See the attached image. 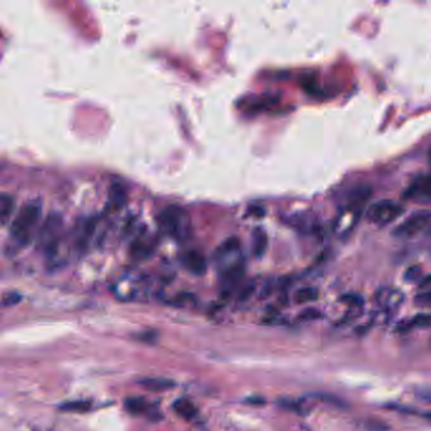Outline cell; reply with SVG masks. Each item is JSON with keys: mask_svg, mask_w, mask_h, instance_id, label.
Masks as SVG:
<instances>
[{"mask_svg": "<svg viewBox=\"0 0 431 431\" xmlns=\"http://www.w3.org/2000/svg\"><path fill=\"white\" fill-rule=\"evenodd\" d=\"M431 223L430 212H416L410 218L406 219L403 224L398 225L392 231L393 236L408 239L420 234L422 230H425Z\"/></svg>", "mask_w": 431, "mask_h": 431, "instance_id": "obj_4", "label": "cell"}, {"mask_svg": "<svg viewBox=\"0 0 431 431\" xmlns=\"http://www.w3.org/2000/svg\"><path fill=\"white\" fill-rule=\"evenodd\" d=\"M405 197L418 204H431V175H421L408 186Z\"/></svg>", "mask_w": 431, "mask_h": 431, "instance_id": "obj_5", "label": "cell"}, {"mask_svg": "<svg viewBox=\"0 0 431 431\" xmlns=\"http://www.w3.org/2000/svg\"><path fill=\"white\" fill-rule=\"evenodd\" d=\"M374 300L381 309L391 310L403 302V295L393 288H383L376 293Z\"/></svg>", "mask_w": 431, "mask_h": 431, "instance_id": "obj_6", "label": "cell"}, {"mask_svg": "<svg viewBox=\"0 0 431 431\" xmlns=\"http://www.w3.org/2000/svg\"><path fill=\"white\" fill-rule=\"evenodd\" d=\"M429 157H430V161H431V150H430V153H429Z\"/></svg>", "mask_w": 431, "mask_h": 431, "instance_id": "obj_28", "label": "cell"}, {"mask_svg": "<svg viewBox=\"0 0 431 431\" xmlns=\"http://www.w3.org/2000/svg\"><path fill=\"white\" fill-rule=\"evenodd\" d=\"M40 214L42 202L40 200H29L14 217L9 228V236L18 248L26 247L31 241L32 234L40 223Z\"/></svg>", "mask_w": 431, "mask_h": 431, "instance_id": "obj_1", "label": "cell"}, {"mask_svg": "<svg viewBox=\"0 0 431 431\" xmlns=\"http://www.w3.org/2000/svg\"><path fill=\"white\" fill-rule=\"evenodd\" d=\"M282 408H288L290 411H293L296 414L305 415L307 413V408H305V405L299 401H293V400H283L281 401Z\"/></svg>", "mask_w": 431, "mask_h": 431, "instance_id": "obj_20", "label": "cell"}, {"mask_svg": "<svg viewBox=\"0 0 431 431\" xmlns=\"http://www.w3.org/2000/svg\"><path fill=\"white\" fill-rule=\"evenodd\" d=\"M186 270L196 276H202L207 272V259L197 251H190L185 254L182 258Z\"/></svg>", "mask_w": 431, "mask_h": 431, "instance_id": "obj_8", "label": "cell"}, {"mask_svg": "<svg viewBox=\"0 0 431 431\" xmlns=\"http://www.w3.org/2000/svg\"><path fill=\"white\" fill-rule=\"evenodd\" d=\"M415 302L421 306H431V291L420 293L415 298Z\"/></svg>", "mask_w": 431, "mask_h": 431, "instance_id": "obj_26", "label": "cell"}, {"mask_svg": "<svg viewBox=\"0 0 431 431\" xmlns=\"http://www.w3.org/2000/svg\"><path fill=\"white\" fill-rule=\"evenodd\" d=\"M239 251H241V241L236 236H230L220 244V247L215 251L214 257L219 265H223L228 257L239 253Z\"/></svg>", "mask_w": 431, "mask_h": 431, "instance_id": "obj_9", "label": "cell"}, {"mask_svg": "<svg viewBox=\"0 0 431 431\" xmlns=\"http://www.w3.org/2000/svg\"><path fill=\"white\" fill-rule=\"evenodd\" d=\"M322 317V312L314 309V307H309V309H305L304 311L300 312L299 319L301 322H314V320H319Z\"/></svg>", "mask_w": 431, "mask_h": 431, "instance_id": "obj_21", "label": "cell"}, {"mask_svg": "<svg viewBox=\"0 0 431 431\" xmlns=\"http://www.w3.org/2000/svg\"><path fill=\"white\" fill-rule=\"evenodd\" d=\"M342 301L344 304L348 305L349 307H359L363 304V300L361 296H358L356 293H348L342 298Z\"/></svg>", "mask_w": 431, "mask_h": 431, "instance_id": "obj_25", "label": "cell"}, {"mask_svg": "<svg viewBox=\"0 0 431 431\" xmlns=\"http://www.w3.org/2000/svg\"><path fill=\"white\" fill-rule=\"evenodd\" d=\"M319 298V291L315 288H302L295 293V301L298 304H306L315 301Z\"/></svg>", "mask_w": 431, "mask_h": 431, "instance_id": "obj_17", "label": "cell"}, {"mask_svg": "<svg viewBox=\"0 0 431 431\" xmlns=\"http://www.w3.org/2000/svg\"><path fill=\"white\" fill-rule=\"evenodd\" d=\"M127 202V190L121 182H111L109 186V204L113 209H119Z\"/></svg>", "mask_w": 431, "mask_h": 431, "instance_id": "obj_12", "label": "cell"}, {"mask_svg": "<svg viewBox=\"0 0 431 431\" xmlns=\"http://www.w3.org/2000/svg\"><path fill=\"white\" fill-rule=\"evenodd\" d=\"M139 385L148 391L161 392L173 388L175 382L168 378H155L153 377V378H143V380L139 381Z\"/></svg>", "mask_w": 431, "mask_h": 431, "instance_id": "obj_13", "label": "cell"}, {"mask_svg": "<svg viewBox=\"0 0 431 431\" xmlns=\"http://www.w3.org/2000/svg\"><path fill=\"white\" fill-rule=\"evenodd\" d=\"M268 247V236L262 228H256L252 233V253L256 258H261Z\"/></svg>", "mask_w": 431, "mask_h": 431, "instance_id": "obj_11", "label": "cell"}, {"mask_svg": "<svg viewBox=\"0 0 431 431\" xmlns=\"http://www.w3.org/2000/svg\"><path fill=\"white\" fill-rule=\"evenodd\" d=\"M421 276H422V270L420 266H413L405 272V280L408 282L418 281Z\"/></svg>", "mask_w": 431, "mask_h": 431, "instance_id": "obj_24", "label": "cell"}, {"mask_svg": "<svg viewBox=\"0 0 431 431\" xmlns=\"http://www.w3.org/2000/svg\"><path fill=\"white\" fill-rule=\"evenodd\" d=\"M62 225L61 218L58 214H50V217L46 219L45 224L40 230V239L46 244L47 248L51 247V243H53L55 236Z\"/></svg>", "mask_w": 431, "mask_h": 431, "instance_id": "obj_7", "label": "cell"}, {"mask_svg": "<svg viewBox=\"0 0 431 431\" xmlns=\"http://www.w3.org/2000/svg\"><path fill=\"white\" fill-rule=\"evenodd\" d=\"M124 406L127 408L128 413H131L132 415L143 414L148 408V405L142 397H129L126 400Z\"/></svg>", "mask_w": 431, "mask_h": 431, "instance_id": "obj_16", "label": "cell"}, {"mask_svg": "<svg viewBox=\"0 0 431 431\" xmlns=\"http://www.w3.org/2000/svg\"><path fill=\"white\" fill-rule=\"evenodd\" d=\"M356 217H358V209L347 207L335 223V231L338 234H345V233L351 231L353 225L356 224Z\"/></svg>", "mask_w": 431, "mask_h": 431, "instance_id": "obj_10", "label": "cell"}, {"mask_svg": "<svg viewBox=\"0 0 431 431\" xmlns=\"http://www.w3.org/2000/svg\"><path fill=\"white\" fill-rule=\"evenodd\" d=\"M387 408H388V410H391V411L401 413V414L418 415V416H425V418H427V419H431V414H421V413H419V411H416V408H408V406H403V405L391 403V405H387Z\"/></svg>", "mask_w": 431, "mask_h": 431, "instance_id": "obj_19", "label": "cell"}, {"mask_svg": "<svg viewBox=\"0 0 431 431\" xmlns=\"http://www.w3.org/2000/svg\"><path fill=\"white\" fill-rule=\"evenodd\" d=\"M254 283H248L247 286H244L243 290L241 291V295H239V300L241 301H244V300H248L251 298V295L254 293Z\"/></svg>", "mask_w": 431, "mask_h": 431, "instance_id": "obj_27", "label": "cell"}, {"mask_svg": "<svg viewBox=\"0 0 431 431\" xmlns=\"http://www.w3.org/2000/svg\"><path fill=\"white\" fill-rule=\"evenodd\" d=\"M403 207L391 200L374 202L368 207L367 219L373 224L386 225L403 214Z\"/></svg>", "mask_w": 431, "mask_h": 431, "instance_id": "obj_3", "label": "cell"}, {"mask_svg": "<svg viewBox=\"0 0 431 431\" xmlns=\"http://www.w3.org/2000/svg\"><path fill=\"white\" fill-rule=\"evenodd\" d=\"M14 212V200L8 194H1L0 196V222L6 225Z\"/></svg>", "mask_w": 431, "mask_h": 431, "instance_id": "obj_15", "label": "cell"}, {"mask_svg": "<svg viewBox=\"0 0 431 431\" xmlns=\"http://www.w3.org/2000/svg\"><path fill=\"white\" fill-rule=\"evenodd\" d=\"M92 408V403L89 401H69L60 406V410L69 411V413H87Z\"/></svg>", "mask_w": 431, "mask_h": 431, "instance_id": "obj_18", "label": "cell"}, {"mask_svg": "<svg viewBox=\"0 0 431 431\" xmlns=\"http://www.w3.org/2000/svg\"><path fill=\"white\" fill-rule=\"evenodd\" d=\"M22 300V296L17 293H6L3 295V299H1V305L4 307H11L17 305L19 301Z\"/></svg>", "mask_w": 431, "mask_h": 431, "instance_id": "obj_23", "label": "cell"}, {"mask_svg": "<svg viewBox=\"0 0 431 431\" xmlns=\"http://www.w3.org/2000/svg\"><path fill=\"white\" fill-rule=\"evenodd\" d=\"M416 398H419L422 403H431V387L430 386H420L414 391Z\"/></svg>", "mask_w": 431, "mask_h": 431, "instance_id": "obj_22", "label": "cell"}, {"mask_svg": "<svg viewBox=\"0 0 431 431\" xmlns=\"http://www.w3.org/2000/svg\"><path fill=\"white\" fill-rule=\"evenodd\" d=\"M158 225L161 229L178 241H184L190 234V218L182 207L170 205L158 215Z\"/></svg>", "mask_w": 431, "mask_h": 431, "instance_id": "obj_2", "label": "cell"}, {"mask_svg": "<svg viewBox=\"0 0 431 431\" xmlns=\"http://www.w3.org/2000/svg\"><path fill=\"white\" fill-rule=\"evenodd\" d=\"M173 408L178 416H181L186 420L194 419L197 415V408H195V405L190 401H187V400H184V398H180L178 401H175Z\"/></svg>", "mask_w": 431, "mask_h": 431, "instance_id": "obj_14", "label": "cell"}]
</instances>
